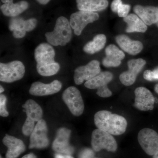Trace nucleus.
I'll return each instance as SVG.
<instances>
[{
  "label": "nucleus",
  "mask_w": 158,
  "mask_h": 158,
  "mask_svg": "<svg viewBox=\"0 0 158 158\" xmlns=\"http://www.w3.org/2000/svg\"><path fill=\"white\" fill-rule=\"evenodd\" d=\"M62 98L64 102L75 116H80L85 109L84 101L80 90L76 87H69L62 94Z\"/></svg>",
  "instance_id": "nucleus-7"
},
{
  "label": "nucleus",
  "mask_w": 158,
  "mask_h": 158,
  "mask_svg": "<svg viewBox=\"0 0 158 158\" xmlns=\"http://www.w3.org/2000/svg\"><path fill=\"white\" fill-rule=\"evenodd\" d=\"M4 3L1 6V10L5 16L15 17L26 11L29 7L27 1H21L14 4L13 0H1Z\"/></svg>",
  "instance_id": "nucleus-21"
},
{
  "label": "nucleus",
  "mask_w": 158,
  "mask_h": 158,
  "mask_svg": "<svg viewBox=\"0 0 158 158\" xmlns=\"http://www.w3.org/2000/svg\"><path fill=\"white\" fill-rule=\"evenodd\" d=\"M35 122L31 118L27 117L22 127V132L24 135H31L35 127Z\"/></svg>",
  "instance_id": "nucleus-26"
},
{
  "label": "nucleus",
  "mask_w": 158,
  "mask_h": 158,
  "mask_svg": "<svg viewBox=\"0 0 158 158\" xmlns=\"http://www.w3.org/2000/svg\"><path fill=\"white\" fill-rule=\"evenodd\" d=\"M39 4L42 5H45L47 4L50 0H36Z\"/></svg>",
  "instance_id": "nucleus-34"
},
{
  "label": "nucleus",
  "mask_w": 158,
  "mask_h": 158,
  "mask_svg": "<svg viewBox=\"0 0 158 158\" xmlns=\"http://www.w3.org/2000/svg\"><path fill=\"white\" fill-rule=\"evenodd\" d=\"M7 98L4 94L0 95V115L2 117H7L9 113L6 109Z\"/></svg>",
  "instance_id": "nucleus-28"
},
{
  "label": "nucleus",
  "mask_w": 158,
  "mask_h": 158,
  "mask_svg": "<svg viewBox=\"0 0 158 158\" xmlns=\"http://www.w3.org/2000/svg\"><path fill=\"white\" fill-rule=\"evenodd\" d=\"M113 74L110 72H100L93 78L86 81L85 87L88 89H97V94L102 98H109L112 93L109 89L108 85L113 80Z\"/></svg>",
  "instance_id": "nucleus-6"
},
{
  "label": "nucleus",
  "mask_w": 158,
  "mask_h": 158,
  "mask_svg": "<svg viewBox=\"0 0 158 158\" xmlns=\"http://www.w3.org/2000/svg\"><path fill=\"white\" fill-rule=\"evenodd\" d=\"M94 153L90 149H85L80 154L79 158H93Z\"/></svg>",
  "instance_id": "nucleus-30"
},
{
  "label": "nucleus",
  "mask_w": 158,
  "mask_h": 158,
  "mask_svg": "<svg viewBox=\"0 0 158 158\" xmlns=\"http://www.w3.org/2000/svg\"><path fill=\"white\" fill-rule=\"evenodd\" d=\"M154 90L156 91V93H157L158 94V84H156L155 86L154 87Z\"/></svg>",
  "instance_id": "nucleus-35"
},
{
  "label": "nucleus",
  "mask_w": 158,
  "mask_h": 158,
  "mask_svg": "<svg viewBox=\"0 0 158 158\" xmlns=\"http://www.w3.org/2000/svg\"><path fill=\"white\" fill-rule=\"evenodd\" d=\"M144 79L149 81H158V67L153 71L147 70L143 74Z\"/></svg>",
  "instance_id": "nucleus-27"
},
{
  "label": "nucleus",
  "mask_w": 158,
  "mask_h": 158,
  "mask_svg": "<svg viewBox=\"0 0 158 158\" xmlns=\"http://www.w3.org/2000/svg\"><path fill=\"white\" fill-rule=\"evenodd\" d=\"M152 158H158V151L153 156Z\"/></svg>",
  "instance_id": "nucleus-37"
},
{
  "label": "nucleus",
  "mask_w": 158,
  "mask_h": 158,
  "mask_svg": "<svg viewBox=\"0 0 158 158\" xmlns=\"http://www.w3.org/2000/svg\"><path fill=\"white\" fill-rule=\"evenodd\" d=\"M48 42L51 45L65 46L70 42L72 37V31L70 23L64 16L57 19L53 31L47 32L45 34Z\"/></svg>",
  "instance_id": "nucleus-3"
},
{
  "label": "nucleus",
  "mask_w": 158,
  "mask_h": 158,
  "mask_svg": "<svg viewBox=\"0 0 158 158\" xmlns=\"http://www.w3.org/2000/svg\"><path fill=\"white\" fill-rule=\"evenodd\" d=\"M77 7L80 11L95 12L107 8L108 0H76Z\"/></svg>",
  "instance_id": "nucleus-22"
},
{
  "label": "nucleus",
  "mask_w": 158,
  "mask_h": 158,
  "mask_svg": "<svg viewBox=\"0 0 158 158\" xmlns=\"http://www.w3.org/2000/svg\"><path fill=\"white\" fill-rule=\"evenodd\" d=\"M100 72L99 62L96 60H92L87 65L76 69L74 75L75 83L77 85H81L84 81H89Z\"/></svg>",
  "instance_id": "nucleus-12"
},
{
  "label": "nucleus",
  "mask_w": 158,
  "mask_h": 158,
  "mask_svg": "<svg viewBox=\"0 0 158 158\" xmlns=\"http://www.w3.org/2000/svg\"><path fill=\"white\" fill-rule=\"evenodd\" d=\"M25 73V67L22 62L15 60L8 63H0V81L11 83L19 81Z\"/></svg>",
  "instance_id": "nucleus-4"
},
{
  "label": "nucleus",
  "mask_w": 158,
  "mask_h": 158,
  "mask_svg": "<svg viewBox=\"0 0 158 158\" xmlns=\"http://www.w3.org/2000/svg\"><path fill=\"white\" fill-rule=\"evenodd\" d=\"M106 40V37L104 34H98L94 37L93 40L85 44L83 50L88 54L96 53L104 48Z\"/></svg>",
  "instance_id": "nucleus-25"
},
{
  "label": "nucleus",
  "mask_w": 158,
  "mask_h": 158,
  "mask_svg": "<svg viewBox=\"0 0 158 158\" xmlns=\"http://www.w3.org/2000/svg\"><path fill=\"white\" fill-rule=\"evenodd\" d=\"M94 122L98 129L115 136L124 134L127 126V121L124 117L107 110L97 112Z\"/></svg>",
  "instance_id": "nucleus-2"
},
{
  "label": "nucleus",
  "mask_w": 158,
  "mask_h": 158,
  "mask_svg": "<svg viewBox=\"0 0 158 158\" xmlns=\"http://www.w3.org/2000/svg\"><path fill=\"white\" fill-rule=\"evenodd\" d=\"M123 20L127 24L126 29L127 33H144L147 31V25L135 14H129L127 17L123 18Z\"/></svg>",
  "instance_id": "nucleus-23"
},
{
  "label": "nucleus",
  "mask_w": 158,
  "mask_h": 158,
  "mask_svg": "<svg viewBox=\"0 0 158 158\" xmlns=\"http://www.w3.org/2000/svg\"><path fill=\"white\" fill-rule=\"evenodd\" d=\"M55 158H73L70 155L57 153L55 154Z\"/></svg>",
  "instance_id": "nucleus-32"
},
{
  "label": "nucleus",
  "mask_w": 158,
  "mask_h": 158,
  "mask_svg": "<svg viewBox=\"0 0 158 158\" xmlns=\"http://www.w3.org/2000/svg\"><path fill=\"white\" fill-rule=\"evenodd\" d=\"M139 144L148 155L153 156L158 151V134L150 128L141 129L138 134Z\"/></svg>",
  "instance_id": "nucleus-9"
},
{
  "label": "nucleus",
  "mask_w": 158,
  "mask_h": 158,
  "mask_svg": "<svg viewBox=\"0 0 158 158\" xmlns=\"http://www.w3.org/2000/svg\"><path fill=\"white\" fill-rule=\"evenodd\" d=\"M115 40L120 48L130 55H137L143 49V45L141 41L132 40L124 34L116 36Z\"/></svg>",
  "instance_id": "nucleus-20"
},
{
  "label": "nucleus",
  "mask_w": 158,
  "mask_h": 158,
  "mask_svg": "<svg viewBox=\"0 0 158 158\" xmlns=\"http://www.w3.org/2000/svg\"><path fill=\"white\" fill-rule=\"evenodd\" d=\"M37 23V20L35 18L25 20L21 17H13L9 21V29L13 32L15 38L19 39L24 37L26 32L33 31Z\"/></svg>",
  "instance_id": "nucleus-11"
},
{
  "label": "nucleus",
  "mask_w": 158,
  "mask_h": 158,
  "mask_svg": "<svg viewBox=\"0 0 158 158\" xmlns=\"http://www.w3.org/2000/svg\"><path fill=\"white\" fill-rule=\"evenodd\" d=\"M135 107L142 111L153 110L155 98L148 89L144 87H138L135 90Z\"/></svg>",
  "instance_id": "nucleus-15"
},
{
  "label": "nucleus",
  "mask_w": 158,
  "mask_h": 158,
  "mask_svg": "<svg viewBox=\"0 0 158 158\" xmlns=\"http://www.w3.org/2000/svg\"><path fill=\"white\" fill-rule=\"evenodd\" d=\"M56 52L49 44L41 43L34 51V58L37 62L38 73L44 77L56 74L60 69V65L55 60Z\"/></svg>",
  "instance_id": "nucleus-1"
},
{
  "label": "nucleus",
  "mask_w": 158,
  "mask_h": 158,
  "mask_svg": "<svg viewBox=\"0 0 158 158\" xmlns=\"http://www.w3.org/2000/svg\"><path fill=\"white\" fill-rule=\"evenodd\" d=\"M156 25L157 26V27H158V22L156 23Z\"/></svg>",
  "instance_id": "nucleus-38"
},
{
  "label": "nucleus",
  "mask_w": 158,
  "mask_h": 158,
  "mask_svg": "<svg viewBox=\"0 0 158 158\" xmlns=\"http://www.w3.org/2000/svg\"><path fill=\"white\" fill-rule=\"evenodd\" d=\"M4 90H5V89L3 88L2 86L1 85V86H0V93H2V92H4Z\"/></svg>",
  "instance_id": "nucleus-36"
},
{
  "label": "nucleus",
  "mask_w": 158,
  "mask_h": 158,
  "mask_svg": "<svg viewBox=\"0 0 158 158\" xmlns=\"http://www.w3.org/2000/svg\"><path fill=\"white\" fill-rule=\"evenodd\" d=\"M122 4L121 0H113L111 4V9L114 12H117L118 7Z\"/></svg>",
  "instance_id": "nucleus-31"
},
{
  "label": "nucleus",
  "mask_w": 158,
  "mask_h": 158,
  "mask_svg": "<svg viewBox=\"0 0 158 158\" xmlns=\"http://www.w3.org/2000/svg\"><path fill=\"white\" fill-rule=\"evenodd\" d=\"M91 143L93 149L97 152L102 149L115 152L117 149V142L112 135L98 128L92 133Z\"/></svg>",
  "instance_id": "nucleus-5"
},
{
  "label": "nucleus",
  "mask_w": 158,
  "mask_h": 158,
  "mask_svg": "<svg viewBox=\"0 0 158 158\" xmlns=\"http://www.w3.org/2000/svg\"><path fill=\"white\" fill-rule=\"evenodd\" d=\"M106 56L102 64L106 67H116L120 65L125 56L124 52L114 44H110L105 50Z\"/></svg>",
  "instance_id": "nucleus-17"
},
{
  "label": "nucleus",
  "mask_w": 158,
  "mask_h": 158,
  "mask_svg": "<svg viewBox=\"0 0 158 158\" xmlns=\"http://www.w3.org/2000/svg\"><path fill=\"white\" fill-rule=\"evenodd\" d=\"M29 148L42 149L46 148L49 144L48 137V128L45 120L41 119L37 122L30 135Z\"/></svg>",
  "instance_id": "nucleus-10"
},
{
  "label": "nucleus",
  "mask_w": 158,
  "mask_h": 158,
  "mask_svg": "<svg viewBox=\"0 0 158 158\" xmlns=\"http://www.w3.org/2000/svg\"><path fill=\"white\" fill-rule=\"evenodd\" d=\"M99 15L95 12L79 11L71 15L69 23L75 34L80 36L88 24L98 20Z\"/></svg>",
  "instance_id": "nucleus-8"
},
{
  "label": "nucleus",
  "mask_w": 158,
  "mask_h": 158,
  "mask_svg": "<svg viewBox=\"0 0 158 158\" xmlns=\"http://www.w3.org/2000/svg\"><path fill=\"white\" fill-rule=\"evenodd\" d=\"M22 107L24 109L23 111L26 112L27 117L37 122L42 119L43 115L42 108L35 101L29 99Z\"/></svg>",
  "instance_id": "nucleus-24"
},
{
  "label": "nucleus",
  "mask_w": 158,
  "mask_h": 158,
  "mask_svg": "<svg viewBox=\"0 0 158 158\" xmlns=\"http://www.w3.org/2000/svg\"><path fill=\"white\" fill-rule=\"evenodd\" d=\"M71 131L65 127L59 128L57 131L56 136L52 144L54 151L62 154L71 155L74 148L69 143Z\"/></svg>",
  "instance_id": "nucleus-14"
},
{
  "label": "nucleus",
  "mask_w": 158,
  "mask_h": 158,
  "mask_svg": "<svg viewBox=\"0 0 158 158\" xmlns=\"http://www.w3.org/2000/svg\"><path fill=\"white\" fill-rule=\"evenodd\" d=\"M4 145L8 148L6 158H16L24 152L26 146L20 139L6 135L3 139Z\"/></svg>",
  "instance_id": "nucleus-19"
},
{
  "label": "nucleus",
  "mask_w": 158,
  "mask_h": 158,
  "mask_svg": "<svg viewBox=\"0 0 158 158\" xmlns=\"http://www.w3.org/2000/svg\"><path fill=\"white\" fill-rule=\"evenodd\" d=\"M0 158H2V156H0Z\"/></svg>",
  "instance_id": "nucleus-39"
},
{
  "label": "nucleus",
  "mask_w": 158,
  "mask_h": 158,
  "mask_svg": "<svg viewBox=\"0 0 158 158\" xmlns=\"http://www.w3.org/2000/svg\"><path fill=\"white\" fill-rule=\"evenodd\" d=\"M22 158H37V156L33 153H30L25 155Z\"/></svg>",
  "instance_id": "nucleus-33"
},
{
  "label": "nucleus",
  "mask_w": 158,
  "mask_h": 158,
  "mask_svg": "<svg viewBox=\"0 0 158 158\" xmlns=\"http://www.w3.org/2000/svg\"><path fill=\"white\" fill-rule=\"evenodd\" d=\"M130 9V5L128 4H123L122 3L118 7L117 13L119 17L124 18L128 15Z\"/></svg>",
  "instance_id": "nucleus-29"
},
{
  "label": "nucleus",
  "mask_w": 158,
  "mask_h": 158,
  "mask_svg": "<svg viewBox=\"0 0 158 158\" xmlns=\"http://www.w3.org/2000/svg\"><path fill=\"white\" fill-rule=\"evenodd\" d=\"M133 9L135 13L146 25L151 26L158 22V7L136 5Z\"/></svg>",
  "instance_id": "nucleus-18"
},
{
  "label": "nucleus",
  "mask_w": 158,
  "mask_h": 158,
  "mask_svg": "<svg viewBox=\"0 0 158 158\" xmlns=\"http://www.w3.org/2000/svg\"><path fill=\"white\" fill-rule=\"evenodd\" d=\"M145 60L142 59H133L127 62L128 69L119 76V80L123 85L131 86L136 81L138 74L146 64Z\"/></svg>",
  "instance_id": "nucleus-13"
},
{
  "label": "nucleus",
  "mask_w": 158,
  "mask_h": 158,
  "mask_svg": "<svg viewBox=\"0 0 158 158\" xmlns=\"http://www.w3.org/2000/svg\"><path fill=\"white\" fill-rule=\"evenodd\" d=\"M62 87V83L58 80H55L48 84L35 82L31 85L29 93L34 96H47L59 92Z\"/></svg>",
  "instance_id": "nucleus-16"
}]
</instances>
